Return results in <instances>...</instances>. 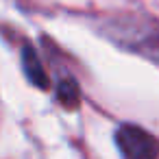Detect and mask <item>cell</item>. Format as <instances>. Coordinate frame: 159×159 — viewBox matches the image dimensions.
<instances>
[{
    "mask_svg": "<svg viewBox=\"0 0 159 159\" xmlns=\"http://www.w3.org/2000/svg\"><path fill=\"white\" fill-rule=\"evenodd\" d=\"M105 33L111 42L122 48L137 52L146 59L159 61V29L142 18H118L107 20Z\"/></svg>",
    "mask_w": 159,
    "mask_h": 159,
    "instance_id": "obj_1",
    "label": "cell"
},
{
    "mask_svg": "<svg viewBox=\"0 0 159 159\" xmlns=\"http://www.w3.org/2000/svg\"><path fill=\"white\" fill-rule=\"evenodd\" d=\"M116 144L124 159H157L159 139L137 124H122L116 131Z\"/></svg>",
    "mask_w": 159,
    "mask_h": 159,
    "instance_id": "obj_2",
    "label": "cell"
},
{
    "mask_svg": "<svg viewBox=\"0 0 159 159\" xmlns=\"http://www.w3.org/2000/svg\"><path fill=\"white\" fill-rule=\"evenodd\" d=\"M22 70H24L26 79H29L35 87H39V89H48V87H50L46 68H44L39 55H37L31 46H24V48H22Z\"/></svg>",
    "mask_w": 159,
    "mask_h": 159,
    "instance_id": "obj_3",
    "label": "cell"
},
{
    "mask_svg": "<svg viewBox=\"0 0 159 159\" xmlns=\"http://www.w3.org/2000/svg\"><path fill=\"white\" fill-rule=\"evenodd\" d=\"M57 98H59V102H61L66 109H76L79 102H81V92H79L76 81L63 79V81L57 85Z\"/></svg>",
    "mask_w": 159,
    "mask_h": 159,
    "instance_id": "obj_4",
    "label": "cell"
}]
</instances>
